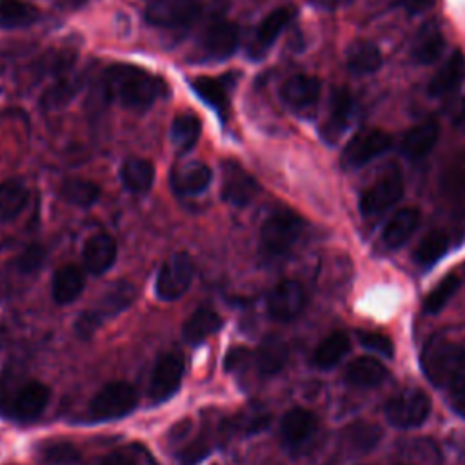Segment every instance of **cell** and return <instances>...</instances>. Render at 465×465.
<instances>
[{"label":"cell","instance_id":"obj_29","mask_svg":"<svg viewBox=\"0 0 465 465\" xmlns=\"http://www.w3.org/2000/svg\"><path fill=\"white\" fill-rule=\"evenodd\" d=\"M222 327L220 314L211 307H198L183 323L182 334L189 343H202Z\"/></svg>","mask_w":465,"mask_h":465},{"label":"cell","instance_id":"obj_3","mask_svg":"<svg viewBox=\"0 0 465 465\" xmlns=\"http://www.w3.org/2000/svg\"><path fill=\"white\" fill-rule=\"evenodd\" d=\"M136 298V289L131 282L118 280L113 285H109L102 296L84 309L76 322H74V332L82 340H89L105 322L113 320L120 312L127 311Z\"/></svg>","mask_w":465,"mask_h":465},{"label":"cell","instance_id":"obj_27","mask_svg":"<svg viewBox=\"0 0 465 465\" xmlns=\"http://www.w3.org/2000/svg\"><path fill=\"white\" fill-rule=\"evenodd\" d=\"M252 356H254V363H256V369L260 374H263V376L276 374L283 369V365L287 361V356H289L287 343L274 334L265 336Z\"/></svg>","mask_w":465,"mask_h":465},{"label":"cell","instance_id":"obj_7","mask_svg":"<svg viewBox=\"0 0 465 465\" xmlns=\"http://www.w3.org/2000/svg\"><path fill=\"white\" fill-rule=\"evenodd\" d=\"M194 276V263L187 252H174L171 254L162 267L158 269L154 291L156 296L163 302H174L182 298L193 282Z\"/></svg>","mask_w":465,"mask_h":465},{"label":"cell","instance_id":"obj_15","mask_svg":"<svg viewBox=\"0 0 465 465\" xmlns=\"http://www.w3.org/2000/svg\"><path fill=\"white\" fill-rule=\"evenodd\" d=\"M49 401V389L42 381L29 380L25 381L9 400L7 416L18 421H33L36 420Z\"/></svg>","mask_w":465,"mask_h":465},{"label":"cell","instance_id":"obj_39","mask_svg":"<svg viewBox=\"0 0 465 465\" xmlns=\"http://www.w3.org/2000/svg\"><path fill=\"white\" fill-rule=\"evenodd\" d=\"M60 196L74 207H91L100 198V187L84 178H69L60 187Z\"/></svg>","mask_w":465,"mask_h":465},{"label":"cell","instance_id":"obj_12","mask_svg":"<svg viewBox=\"0 0 465 465\" xmlns=\"http://www.w3.org/2000/svg\"><path fill=\"white\" fill-rule=\"evenodd\" d=\"M403 196V178L400 173H389L376 180L360 198V211L363 216H374L394 203Z\"/></svg>","mask_w":465,"mask_h":465},{"label":"cell","instance_id":"obj_9","mask_svg":"<svg viewBox=\"0 0 465 465\" xmlns=\"http://www.w3.org/2000/svg\"><path fill=\"white\" fill-rule=\"evenodd\" d=\"M202 13V0H153L145 9V18L156 27H185Z\"/></svg>","mask_w":465,"mask_h":465},{"label":"cell","instance_id":"obj_47","mask_svg":"<svg viewBox=\"0 0 465 465\" xmlns=\"http://www.w3.org/2000/svg\"><path fill=\"white\" fill-rule=\"evenodd\" d=\"M434 5V0H401V7L409 15H421Z\"/></svg>","mask_w":465,"mask_h":465},{"label":"cell","instance_id":"obj_48","mask_svg":"<svg viewBox=\"0 0 465 465\" xmlns=\"http://www.w3.org/2000/svg\"><path fill=\"white\" fill-rule=\"evenodd\" d=\"M452 407L456 412H460L465 418V389L452 394Z\"/></svg>","mask_w":465,"mask_h":465},{"label":"cell","instance_id":"obj_44","mask_svg":"<svg viewBox=\"0 0 465 465\" xmlns=\"http://www.w3.org/2000/svg\"><path fill=\"white\" fill-rule=\"evenodd\" d=\"M358 340L360 343L376 352L378 356H385V358H392L394 354V345L391 341L389 336L381 334V332H372V331H358Z\"/></svg>","mask_w":465,"mask_h":465},{"label":"cell","instance_id":"obj_8","mask_svg":"<svg viewBox=\"0 0 465 465\" xmlns=\"http://www.w3.org/2000/svg\"><path fill=\"white\" fill-rule=\"evenodd\" d=\"M392 140L391 136L381 129H365L349 138L345 147L341 149L340 163L345 171H354L380 154H383L391 147Z\"/></svg>","mask_w":465,"mask_h":465},{"label":"cell","instance_id":"obj_4","mask_svg":"<svg viewBox=\"0 0 465 465\" xmlns=\"http://www.w3.org/2000/svg\"><path fill=\"white\" fill-rule=\"evenodd\" d=\"M305 222L291 209L272 211L260 229V249L267 258H282L291 252L303 232Z\"/></svg>","mask_w":465,"mask_h":465},{"label":"cell","instance_id":"obj_11","mask_svg":"<svg viewBox=\"0 0 465 465\" xmlns=\"http://www.w3.org/2000/svg\"><path fill=\"white\" fill-rule=\"evenodd\" d=\"M240 44L238 25L229 20H214L200 36V51L209 60H227Z\"/></svg>","mask_w":465,"mask_h":465},{"label":"cell","instance_id":"obj_45","mask_svg":"<svg viewBox=\"0 0 465 465\" xmlns=\"http://www.w3.org/2000/svg\"><path fill=\"white\" fill-rule=\"evenodd\" d=\"M44 258H45V249L38 243H33V245H29L27 249H24L20 252L15 265L20 272H33V271L40 269Z\"/></svg>","mask_w":465,"mask_h":465},{"label":"cell","instance_id":"obj_24","mask_svg":"<svg viewBox=\"0 0 465 465\" xmlns=\"http://www.w3.org/2000/svg\"><path fill=\"white\" fill-rule=\"evenodd\" d=\"M465 80V54L456 49L445 64L440 67V71L432 76L429 84V94L430 96H443L454 91L456 87L461 85Z\"/></svg>","mask_w":465,"mask_h":465},{"label":"cell","instance_id":"obj_26","mask_svg":"<svg viewBox=\"0 0 465 465\" xmlns=\"http://www.w3.org/2000/svg\"><path fill=\"white\" fill-rule=\"evenodd\" d=\"M443 49H445L443 33L440 31V27L436 24L429 22L418 31L412 49H411V54L418 64L429 65V64H434L441 56Z\"/></svg>","mask_w":465,"mask_h":465},{"label":"cell","instance_id":"obj_35","mask_svg":"<svg viewBox=\"0 0 465 465\" xmlns=\"http://www.w3.org/2000/svg\"><path fill=\"white\" fill-rule=\"evenodd\" d=\"M194 93L209 105L213 107L218 114H225L229 109V94H227V85L211 76H198L191 82Z\"/></svg>","mask_w":465,"mask_h":465},{"label":"cell","instance_id":"obj_21","mask_svg":"<svg viewBox=\"0 0 465 465\" xmlns=\"http://www.w3.org/2000/svg\"><path fill=\"white\" fill-rule=\"evenodd\" d=\"M438 136H440V125L434 120L421 122L403 134L400 151L403 156L411 160L423 158L434 149Z\"/></svg>","mask_w":465,"mask_h":465},{"label":"cell","instance_id":"obj_41","mask_svg":"<svg viewBox=\"0 0 465 465\" xmlns=\"http://www.w3.org/2000/svg\"><path fill=\"white\" fill-rule=\"evenodd\" d=\"M269 420H271L269 412L260 411V409H251L245 412H238L234 418L225 421L223 429L227 432H234V434H252V432L263 430L267 427Z\"/></svg>","mask_w":465,"mask_h":465},{"label":"cell","instance_id":"obj_28","mask_svg":"<svg viewBox=\"0 0 465 465\" xmlns=\"http://www.w3.org/2000/svg\"><path fill=\"white\" fill-rule=\"evenodd\" d=\"M120 182L129 193L143 194L154 183V167L143 158H127L120 167Z\"/></svg>","mask_w":465,"mask_h":465},{"label":"cell","instance_id":"obj_49","mask_svg":"<svg viewBox=\"0 0 465 465\" xmlns=\"http://www.w3.org/2000/svg\"><path fill=\"white\" fill-rule=\"evenodd\" d=\"M456 125H458L461 131H465V98H463L461 107H460V111H458V114H456Z\"/></svg>","mask_w":465,"mask_h":465},{"label":"cell","instance_id":"obj_22","mask_svg":"<svg viewBox=\"0 0 465 465\" xmlns=\"http://www.w3.org/2000/svg\"><path fill=\"white\" fill-rule=\"evenodd\" d=\"M85 287L84 269L78 265H62L53 274L51 282V296L58 305H67L74 302Z\"/></svg>","mask_w":465,"mask_h":465},{"label":"cell","instance_id":"obj_2","mask_svg":"<svg viewBox=\"0 0 465 465\" xmlns=\"http://www.w3.org/2000/svg\"><path fill=\"white\" fill-rule=\"evenodd\" d=\"M420 363L434 387L452 394L465 389V347L447 340H430L421 351Z\"/></svg>","mask_w":465,"mask_h":465},{"label":"cell","instance_id":"obj_20","mask_svg":"<svg viewBox=\"0 0 465 465\" xmlns=\"http://www.w3.org/2000/svg\"><path fill=\"white\" fill-rule=\"evenodd\" d=\"M213 180L211 169L202 162H189L171 173V185L176 194L196 196L203 193Z\"/></svg>","mask_w":465,"mask_h":465},{"label":"cell","instance_id":"obj_17","mask_svg":"<svg viewBox=\"0 0 465 465\" xmlns=\"http://www.w3.org/2000/svg\"><path fill=\"white\" fill-rule=\"evenodd\" d=\"M318 430V418L314 412L303 407H294L287 411L280 423L282 440L287 447L298 449L305 445Z\"/></svg>","mask_w":465,"mask_h":465},{"label":"cell","instance_id":"obj_31","mask_svg":"<svg viewBox=\"0 0 465 465\" xmlns=\"http://www.w3.org/2000/svg\"><path fill=\"white\" fill-rule=\"evenodd\" d=\"M29 202V191L20 180L0 183V225L16 220Z\"/></svg>","mask_w":465,"mask_h":465},{"label":"cell","instance_id":"obj_19","mask_svg":"<svg viewBox=\"0 0 465 465\" xmlns=\"http://www.w3.org/2000/svg\"><path fill=\"white\" fill-rule=\"evenodd\" d=\"M352 107H354V104H352L351 93H347L345 89L332 91L331 102H329V114L322 127V136L329 143L336 142L349 127V124L352 120Z\"/></svg>","mask_w":465,"mask_h":465},{"label":"cell","instance_id":"obj_37","mask_svg":"<svg viewBox=\"0 0 465 465\" xmlns=\"http://www.w3.org/2000/svg\"><path fill=\"white\" fill-rule=\"evenodd\" d=\"M200 133H202V124L191 113L178 114L171 124V142L180 153L191 151L196 145Z\"/></svg>","mask_w":465,"mask_h":465},{"label":"cell","instance_id":"obj_16","mask_svg":"<svg viewBox=\"0 0 465 465\" xmlns=\"http://www.w3.org/2000/svg\"><path fill=\"white\" fill-rule=\"evenodd\" d=\"M258 182L236 162L223 163L222 200L234 207H245L258 194Z\"/></svg>","mask_w":465,"mask_h":465},{"label":"cell","instance_id":"obj_13","mask_svg":"<svg viewBox=\"0 0 465 465\" xmlns=\"http://www.w3.org/2000/svg\"><path fill=\"white\" fill-rule=\"evenodd\" d=\"M267 314L276 322H291L300 316L305 305V292L294 280H282L276 283L265 300Z\"/></svg>","mask_w":465,"mask_h":465},{"label":"cell","instance_id":"obj_14","mask_svg":"<svg viewBox=\"0 0 465 465\" xmlns=\"http://www.w3.org/2000/svg\"><path fill=\"white\" fill-rule=\"evenodd\" d=\"M322 84L311 74H294L280 87L282 102L294 113L311 114L318 104Z\"/></svg>","mask_w":465,"mask_h":465},{"label":"cell","instance_id":"obj_42","mask_svg":"<svg viewBox=\"0 0 465 465\" xmlns=\"http://www.w3.org/2000/svg\"><path fill=\"white\" fill-rule=\"evenodd\" d=\"M458 289H460V278L456 274H447L445 278H441L440 283L425 298V303H423L425 312L438 314L449 303V300L456 294Z\"/></svg>","mask_w":465,"mask_h":465},{"label":"cell","instance_id":"obj_30","mask_svg":"<svg viewBox=\"0 0 465 465\" xmlns=\"http://www.w3.org/2000/svg\"><path fill=\"white\" fill-rule=\"evenodd\" d=\"M387 376L383 363L371 356L354 358L345 369V380L356 387H376Z\"/></svg>","mask_w":465,"mask_h":465},{"label":"cell","instance_id":"obj_38","mask_svg":"<svg viewBox=\"0 0 465 465\" xmlns=\"http://www.w3.org/2000/svg\"><path fill=\"white\" fill-rule=\"evenodd\" d=\"M36 456L44 465H76L82 460V452L71 441L64 440L42 441Z\"/></svg>","mask_w":465,"mask_h":465},{"label":"cell","instance_id":"obj_34","mask_svg":"<svg viewBox=\"0 0 465 465\" xmlns=\"http://www.w3.org/2000/svg\"><path fill=\"white\" fill-rule=\"evenodd\" d=\"M347 67L354 74H371L381 67V51L371 42H356L347 51Z\"/></svg>","mask_w":465,"mask_h":465},{"label":"cell","instance_id":"obj_6","mask_svg":"<svg viewBox=\"0 0 465 465\" xmlns=\"http://www.w3.org/2000/svg\"><path fill=\"white\" fill-rule=\"evenodd\" d=\"M430 398L416 387H409L392 396L385 405V418L392 427L414 429L427 421Z\"/></svg>","mask_w":465,"mask_h":465},{"label":"cell","instance_id":"obj_40","mask_svg":"<svg viewBox=\"0 0 465 465\" xmlns=\"http://www.w3.org/2000/svg\"><path fill=\"white\" fill-rule=\"evenodd\" d=\"M80 85H82V82L76 76H73V74L62 76L42 94V105L45 109H58V107L69 104V100H73V96L78 93Z\"/></svg>","mask_w":465,"mask_h":465},{"label":"cell","instance_id":"obj_36","mask_svg":"<svg viewBox=\"0 0 465 465\" xmlns=\"http://www.w3.org/2000/svg\"><path fill=\"white\" fill-rule=\"evenodd\" d=\"M450 245V238L443 231H430L427 232L421 242L416 245L412 258L420 267H430L434 265L443 254L447 252Z\"/></svg>","mask_w":465,"mask_h":465},{"label":"cell","instance_id":"obj_33","mask_svg":"<svg viewBox=\"0 0 465 465\" xmlns=\"http://www.w3.org/2000/svg\"><path fill=\"white\" fill-rule=\"evenodd\" d=\"M40 11L25 0H0V29H22L33 25Z\"/></svg>","mask_w":465,"mask_h":465},{"label":"cell","instance_id":"obj_1","mask_svg":"<svg viewBox=\"0 0 465 465\" xmlns=\"http://www.w3.org/2000/svg\"><path fill=\"white\" fill-rule=\"evenodd\" d=\"M105 94L129 111H147L167 93L162 78L129 64H114L104 71Z\"/></svg>","mask_w":465,"mask_h":465},{"label":"cell","instance_id":"obj_46","mask_svg":"<svg viewBox=\"0 0 465 465\" xmlns=\"http://www.w3.org/2000/svg\"><path fill=\"white\" fill-rule=\"evenodd\" d=\"M100 465H136V460L133 454H129V450L125 449H116L113 452H109Z\"/></svg>","mask_w":465,"mask_h":465},{"label":"cell","instance_id":"obj_32","mask_svg":"<svg viewBox=\"0 0 465 465\" xmlns=\"http://www.w3.org/2000/svg\"><path fill=\"white\" fill-rule=\"evenodd\" d=\"M349 347V336L343 331H334L318 343V347L312 352V363L323 371L332 369L347 354Z\"/></svg>","mask_w":465,"mask_h":465},{"label":"cell","instance_id":"obj_18","mask_svg":"<svg viewBox=\"0 0 465 465\" xmlns=\"http://www.w3.org/2000/svg\"><path fill=\"white\" fill-rule=\"evenodd\" d=\"M116 242L107 232H96L89 236L82 247L84 269L91 274L107 272L116 262Z\"/></svg>","mask_w":465,"mask_h":465},{"label":"cell","instance_id":"obj_23","mask_svg":"<svg viewBox=\"0 0 465 465\" xmlns=\"http://www.w3.org/2000/svg\"><path fill=\"white\" fill-rule=\"evenodd\" d=\"M291 18H292V9L289 7H278L271 11L256 29V36L251 47V56H262L282 35V31L287 27Z\"/></svg>","mask_w":465,"mask_h":465},{"label":"cell","instance_id":"obj_5","mask_svg":"<svg viewBox=\"0 0 465 465\" xmlns=\"http://www.w3.org/2000/svg\"><path fill=\"white\" fill-rule=\"evenodd\" d=\"M138 405L136 391L127 381H111L104 385L89 403V414L94 421H111L129 416Z\"/></svg>","mask_w":465,"mask_h":465},{"label":"cell","instance_id":"obj_10","mask_svg":"<svg viewBox=\"0 0 465 465\" xmlns=\"http://www.w3.org/2000/svg\"><path fill=\"white\" fill-rule=\"evenodd\" d=\"M183 378V361L176 354H163L153 367L149 381V400L154 405H160L171 400L182 383Z\"/></svg>","mask_w":465,"mask_h":465},{"label":"cell","instance_id":"obj_25","mask_svg":"<svg viewBox=\"0 0 465 465\" xmlns=\"http://www.w3.org/2000/svg\"><path fill=\"white\" fill-rule=\"evenodd\" d=\"M420 223V211L416 207H405L392 214L381 232V240L389 249L401 247L416 231Z\"/></svg>","mask_w":465,"mask_h":465},{"label":"cell","instance_id":"obj_43","mask_svg":"<svg viewBox=\"0 0 465 465\" xmlns=\"http://www.w3.org/2000/svg\"><path fill=\"white\" fill-rule=\"evenodd\" d=\"M380 440V430L371 423H354L345 430V443L356 452L371 450Z\"/></svg>","mask_w":465,"mask_h":465}]
</instances>
